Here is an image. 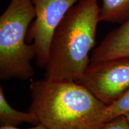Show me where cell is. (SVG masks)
<instances>
[{
    "label": "cell",
    "mask_w": 129,
    "mask_h": 129,
    "mask_svg": "<svg viewBox=\"0 0 129 129\" xmlns=\"http://www.w3.org/2000/svg\"><path fill=\"white\" fill-rule=\"evenodd\" d=\"M99 14L98 0H80L69 10L53 35L45 79L80 80L90 63Z\"/></svg>",
    "instance_id": "2"
},
{
    "label": "cell",
    "mask_w": 129,
    "mask_h": 129,
    "mask_svg": "<svg viewBox=\"0 0 129 129\" xmlns=\"http://www.w3.org/2000/svg\"><path fill=\"white\" fill-rule=\"evenodd\" d=\"M125 117V118H126V119H127V121L128 122V123H129V111L128 112H127V113H125V114H124V115Z\"/></svg>",
    "instance_id": "12"
},
{
    "label": "cell",
    "mask_w": 129,
    "mask_h": 129,
    "mask_svg": "<svg viewBox=\"0 0 129 129\" xmlns=\"http://www.w3.org/2000/svg\"><path fill=\"white\" fill-rule=\"evenodd\" d=\"M35 17L27 34V41L33 42L36 63L45 68L54 32L69 10L80 0H32Z\"/></svg>",
    "instance_id": "4"
},
{
    "label": "cell",
    "mask_w": 129,
    "mask_h": 129,
    "mask_svg": "<svg viewBox=\"0 0 129 129\" xmlns=\"http://www.w3.org/2000/svg\"><path fill=\"white\" fill-rule=\"evenodd\" d=\"M99 129H129V123L125 116L121 115L106 122Z\"/></svg>",
    "instance_id": "10"
},
{
    "label": "cell",
    "mask_w": 129,
    "mask_h": 129,
    "mask_svg": "<svg viewBox=\"0 0 129 129\" xmlns=\"http://www.w3.org/2000/svg\"><path fill=\"white\" fill-rule=\"evenodd\" d=\"M100 22L122 23L129 18V0H101Z\"/></svg>",
    "instance_id": "8"
},
{
    "label": "cell",
    "mask_w": 129,
    "mask_h": 129,
    "mask_svg": "<svg viewBox=\"0 0 129 129\" xmlns=\"http://www.w3.org/2000/svg\"><path fill=\"white\" fill-rule=\"evenodd\" d=\"M0 129H22L17 128V127H11V126H1ZM26 129H48L47 127L43 124L40 123L39 124L35 125L34 127Z\"/></svg>",
    "instance_id": "11"
},
{
    "label": "cell",
    "mask_w": 129,
    "mask_h": 129,
    "mask_svg": "<svg viewBox=\"0 0 129 129\" xmlns=\"http://www.w3.org/2000/svg\"><path fill=\"white\" fill-rule=\"evenodd\" d=\"M29 111L48 129H99L106 105L78 81L35 80L30 85Z\"/></svg>",
    "instance_id": "1"
},
{
    "label": "cell",
    "mask_w": 129,
    "mask_h": 129,
    "mask_svg": "<svg viewBox=\"0 0 129 129\" xmlns=\"http://www.w3.org/2000/svg\"><path fill=\"white\" fill-rule=\"evenodd\" d=\"M78 82L109 105L129 90V58L90 63Z\"/></svg>",
    "instance_id": "5"
},
{
    "label": "cell",
    "mask_w": 129,
    "mask_h": 129,
    "mask_svg": "<svg viewBox=\"0 0 129 129\" xmlns=\"http://www.w3.org/2000/svg\"><path fill=\"white\" fill-rule=\"evenodd\" d=\"M35 17L32 0H11L0 17V78L27 80L34 76L31 61L36 58L27 34Z\"/></svg>",
    "instance_id": "3"
},
{
    "label": "cell",
    "mask_w": 129,
    "mask_h": 129,
    "mask_svg": "<svg viewBox=\"0 0 129 129\" xmlns=\"http://www.w3.org/2000/svg\"><path fill=\"white\" fill-rule=\"evenodd\" d=\"M129 111V90L119 99L106 106L105 109L106 122L120 116L124 115Z\"/></svg>",
    "instance_id": "9"
},
{
    "label": "cell",
    "mask_w": 129,
    "mask_h": 129,
    "mask_svg": "<svg viewBox=\"0 0 129 129\" xmlns=\"http://www.w3.org/2000/svg\"><path fill=\"white\" fill-rule=\"evenodd\" d=\"M124 58H129V18L108 34L94 48L90 63Z\"/></svg>",
    "instance_id": "6"
},
{
    "label": "cell",
    "mask_w": 129,
    "mask_h": 129,
    "mask_svg": "<svg viewBox=\"0 0 129 129\" xmlns=\"http://www.w3.org/2000/svg\"><path fill=\"white\" fill-rule=\"evenodd\" d=\"M23 123L37 125L40 124L36 115L32 111L22 112L12 107L5 97L4 90L0 87V125L17 127Z\"/></svg>",
    "instance_id": "7"
}]
</instances>
